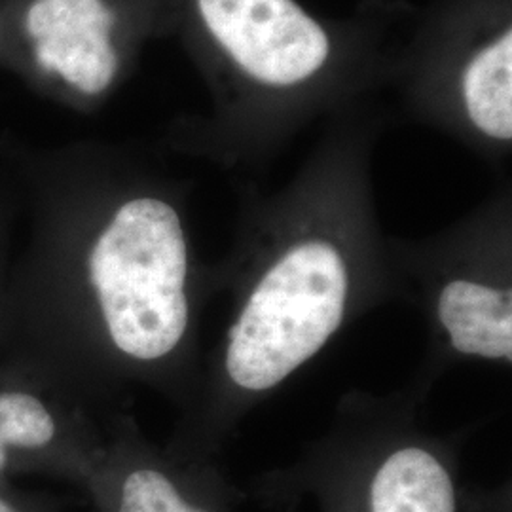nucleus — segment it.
I'll return each instance as SVG.
<instances>
[{"label":"nucleus","mask_w":512,"mask_h":512,"mask_svg":"<svg viewBox=\"0 0 512 512\" xmlns=\"http://www.w3.org/2000/svg\"><path fill=\"white\" fill-rule=\"evenodd\" d=\"M101 442L103 425L86 406L0 363V484L42 475L82 488Z\"/></svg>","instance_id":"7"},{"label":"nucleus","mask_w":512,"mask_h":512,"mask_svg":"<svg viewBox=\"0 0 512 512\" xmlns=\"http://www.w3.org/2000/svg\"><path fill=\"white\" fill-rule=\"evenodd\" d=\"M461 97L473 128L495 143L512 139L511 29L482 46L463 69Z\"/></svg>","instance_id":"9"},{"label":"nucleus","mask_w":512,"mask_h":512,"mask_svg":"<svg viewBox=\"0 0 512 512\" xmlns=\"http://www.w3.org/2000/svg\"><path fill=\"white\" fill-rule=\"evenodd\" d=\"M357 179L319 173L258 213L213 270L228 317L203 353L194 399L164 448L219 461L251 412L270 401L357 321L406 300L393 247L359 202Z\"/></svg>","instance_id":"2"},{"label":"nucleus","mask_w":512,"mask_h":512,"mask_svg":"<svg viewBox=\"0 0 512 512\" xmlns=\"http://www.w3.org/2000/svg\"><path fill=\"white\" fill-rule=\"evenodd\" d=\"M8 67H10V42H8L6 0H0V69L8 71Z\"/></svg>","instance_id":"12"},{"label":"nucleus","mask_w":512,"mask_h":512,"mask_svg":"<svg viewBox=\"0 0 512 512\" xmlns=\"http://www.w3.org/2000/svg\"><path fill=\"white\" fill-rule=\"evenodd\" d=\"M203 27L247 76L291 88L319 73L327 31L294 0H194Z\"/></svg>","instance_id":"8"},{"label":"nucleus","mask_w":512,"mask_h":512,"mask_svg":"<svg viewBox=\"0 0 512 512\" xmlns=\"http://www.w3.org/2000/svg\"><path fill=\"white\" fill-rule=\"evenodd\" d=\"M431 391L416 376L384 395L348 391L327 431L245 495L274 509L311 495L321 512H461V448L473 429L433 431L423 418Z\"/></svg>","instance_id":"3"},{"label":"nucleus","mask_w":512,"mask_h":512,"mask_svg":"<svg viewBox=\"0 0 512 512\" xmlns=\"http://www.w3.org/2000/svg\"><path fill=\"white\" fill-rule=\"evenodd\" d=\"M18 209L19 194L16 184L0 179V304L12 264V241Z\"/></svg>","instance_id":"10"},{"label":"nucleus","mask_w":512,"mask_h":512,"mask_svg":"<svg viewBox=\"0 0 512 512\" xmlns=\"http://www.w3.org/2000/svg\"><path fill=\"white\" fill-rule=\"evenodd\" d=\"M406 287L420 311L427 348L418 372L435 387L465 363L512 366V256L505 230L469 228L446 238L391 245Z\"/></svg>","instance_id":"4"},{"label":"nucleus","mask_w":512,"mask_h":512,"mask_svg":"<svg viewBox=\"0 0 512 512\" xmlns=\"http://www.w3.org/2000/svg\"><path fill=\"white\" fill-rule=\"evenodd\" d=\"M8 73L40 97L90 109L126 69L129 0H6Z\"/></svg>","instance_id":"5"},{"label":"nucleus","mask_w":512,"mask_h":512,"mask_svg":"<svg viewBox=\"0 0 512 512\" xmlns=\"http://www.w3.org/2000/svg\"><path fill=\"white\" fill-rule=\"evenodd\" d=\"M103 442L80 488L95 512H236L247 497L219 461L171 456L133 416H103Z\"/></svg>","instance_id":"6"},{"label":"nucleus","mask_w":512,"mask_h":512,"mask_svg":"<svg viewBox=\"0 0 512 512\" xmlns=\"http://www.w3.org/2000/svg\"><path fill=\"white\" fill-rule=\"evenodd\" d=\"M29 215L0 304V363L90 412L148 389L181 414L217 298L175 188L92 147L0 141Z\"/></svg>","instance_id":"1"},{"label":"nucleus","mask_w":512,"mask_h":512,"mask_svg":"<svg viewBox=\"0 0 512 512\" xmlns=\"http://www.w3.org/2000/svg\"><path fill=\"white\" fill-rule=\"evenodd\" d=\"M61 501L50 495L29 494L12 486L0 484V512H59Z\"/></svg>","instance_id":"11"}]
</instances>
